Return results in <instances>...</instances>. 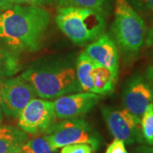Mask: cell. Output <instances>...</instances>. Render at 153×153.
Returning <instances> with one entry per match:
<instances>
[{
	"label": "cell",
	"mask_w": 153,
	"mask_h": 153,
	"mask_svg": "<svg viewBox=\"0 0 153 153\" xmlns=\"http://www.w3.org/2000/svg\"><path fill=\"white\" fill-rule=\"evenodd\" d=\"M50 15L41 7L15 4L0 14V42L15 51L39 49Z\"/></svg>",
	"instance_id": "6da1fadb"
},
{
	"label": "cell",
	"mask_w": 153,
	"mask_h": 153,
	"mask_svg": "<svg viewBox=\"0 0 153 153\" xmlns=\"http://www.w3.org/2000/svg\"><path fill=\"white\" fill-rule=\"evenodd\" d=\"M32 85L39 97L57 99L72 92L82 91L77 81L76 70L64 60L38 61L21 76Z\"/></svg>",
	"instance_id": "7a4b0ae2"
},
{
	"label": "cell",
	"mask_w": 153,
	"mask_h": 153,
	"mask_svg": "<svg viewBox=\"0 0 153 153\" xmlns=\"http://www.w3.org/2000/svg\"><path fill=\"white\" fill-rule=\"evenodd\" d=\"M55 21L60 31L76 44L97 39L105 29V17L86 8L65 6L57 10Z\"/></svg>",
	"instance_id": "3957f363"
},
{
	"label": "cell",
	"mask_w": 153,
	"mask_h": 153,
	"mask_svg": "<svg viewBox=\"0 0 153 153\" xmlns=\"http://www.w3.org/2000/svg\"><path fill=\"white\" fill-rule=\"evenodd\" d=\"M111 30L115 43L128 57H134L139 53L147 34L142 17L128 0H116L114 21Z\"/></svg>",
	"instance_id": "277c9868"
},
{
	"label": "cell",
	"mask_w": 153,
	"mask_h": 153,
	"mask_svg": "<svg viewBox=\"0 0 153 153\" xmlns=\"http://www.w3.org/2000/svg\"><path fill=\"white\" fill-rule=\"evenodd\" d=\"M44 137L53 151L73 144H87L93 152L100 146L101 138L98 133L83 119L71 118L54 123L44 132Z\"/></svg>",
	"instance_id": "5b68a950"
},
{
	"label": "cell",
	"mask_w": 153,
	"mask_h": 153,
	"mask_svg": "<svg viewBox=\"0 0 153 153\" xmlns=\"http://www.w3.org/2000/svg\"><path fill=\"white\" fill-rule=\"evenodd\" d=\"M101 112L111 134L115 139L120 140L128 145L144 141L140 117L132 114L125 108L120 110L111 106H103Z\"/></svg>",
	"instance_id": "8992f818"
},
{
	"label": "cell",
	"mask_w": 153,
	"mask_h": 153,
	"mask_svg": "<svg viewBox=\"0 0 153 153\" xmlns=\"http://www.w3.org/2000/svg\"><path fill=\"white\" fill-rule=\"evenodd\" d=\"M37 94L22 76L0 79V105L9 117H18Z\"/></svg>",
	"instance_id": "52a82bcc"
},
{
	"label": "cell",
	"mask_w": 153,
	"mask_h": 153,
	"mask_svg": "<svg viewBox=\"0 0 153 153\" xmlns=\"http://www.w3.org/2000/svg\"><path fill=\"white\" fill-rule=\"evenodd\" d=\"M18 117V125L22 131L32 134L44 133L56 119L54 102L34 98Z\"/></svg>",
	"instance_id": "ba28073f"
},
{
	"label": "cell",
	"mask_w": 153,
	"mask_h": 153,
	"mask_svg": "<svg viewBox=\"0 0 153 153\" xmlns=\"http://www.w3.org/2000/svg\"><path fill=\"white\" fill-rule=\"evenodd\" d=\"M122 100L125 109L140 118L153 103V92L146 78L141 75L130 77L125 83Z\"/></svg>",
	"instance_id": "9c48e42d"
},
{
	"label": "cell",
	"mask_w": 153,
	"mask_h": 153,
	"mask_svg": "<svg viewBox=\"0 0 153 153\" xmlns=\"http://www.w3.org/2000/svg\"><path fill=\"white\" fill-rule=\"evenodd\" d=\"M100 99L99 94L82 92L63 95L54 102L56 117L60 119L77 118L88 112L97 105Z\"/></svg>",
	"instance_id": "30bf717a"
},
{
	"label": "cell",
	"mask_w": 153,
	"mask_h": 153,
	"mask_svg": "<svg viewBox=\"0 0 153 153\" xmlns=\"http://www.w3.org/2000/svg\"><path fill=\"white\" fill-rule=\"evenodd\" d=\"M87 54L97 64L118 75L119 55L117 44L108 34H101L85 49Z\"/></svg>",
	"instance_id": "8fae6325"
},
{
	"label": "cell",
	"mask_w": 153,
	"mask_h": 153,
	"mask_svg": "<svg viewBox=\"0 0 153 153\" xmlns=\"http://www.w3.org/2000/svg\"><path fill=\"white\" fill-rule=\"evenodd\" d=\"M27 140L24 131L12 126H0V153H21Z\"/></svg>",
	"instance_id": "7c38bea8"
},
{
	"label": "cell",
	"mask_w": 153,
	"mask_h": 153,
	"mask_svg": "<svg viewBox=\"0 0 153 153\" xmlns=\"http://www.w3.org/2000/svg\"><path fill=\"white\" fill-rule=\"evenodd\" d=\"M91 75L94 83L93 93L99 95H107L114 91L118 75L99 64L94 68Z\"/></svg>",
	"instance_id": "4fadbf2b"
},
{
	"label": "cell",
	"mask_w": 153,
	"mask_h": 153,
	"mask_svg": "<svg viewBox=\"0 0 153 153\" xmlns=\"http://www.w3.org/2000/svg\"><path fill=\"white\" fill-rule=\"evenodd\" d=\"M97 65L88 55L83 52L78 55L76 63V75L82 90L93 93L94 83L92 71Z\"/></svg>",
	"instance_id": "5bb4252c"
},
{
	"label": "cell",
	"mask_w": 153,
	"mask_h": 153,
	"mask_svg": "<svg viewBox=\"0 0 153 153\" xmlns=\"http://www.w3.org/2000/svg\"><path fill=\"white\" fill-rule=\"evenodd\" d=\"M22 69L16 52L0 44V78L16 75Z\"/></svg>",
	"instance_id": "9a60e30c"
},
{
	"label": "cell",
	"mask_w": 153,
	"mask_h": 153,
	"mask_svg": "<svg viewBox=\"0 0 153 153\" xmlns=\"http://www.w3.org/2000/svg\"><path fill=\"white\" fill-rule=\"evenodd\" d=\"M112 0H57L56 2L60 7L74 6L80 8H86L98 11L105 15L110 10Z\"/></svg>",
	"instance_id": "2e32d148"
},
{
	"label": "cell",
	"mask_w": 153,
	"mask_h": 153,
	"mask_svg": "<svg viewBox=\"0 0 153 153\" xmlns=\"http://www.w3.org/2000/svg\"><path fill=\"white\" fill-rule=\"evenodd\" d=\"M141 133L144 140L153 146V103L150 105L140 117Z\"/></svg>",
	"instance_id": "e0dca14e"
},
{
	"label": "cell",
	"mask_w": 153,
	"mask_h": 153,
	"mask_svg": "<svg viewBox=\"0 0 153 153\" xmlns=\"http://www.w3.org/2000/svg\"><path fill=\"white\" fill-rule=\"evenodd\" d=\"M48 141L44 136L36 137L33 140H27L23 145L21 153H54Z\"/></svg>",
	"instance_id": "ac0fdd59"
},
{
	"label": "cell",
	"mask_w": 153,
	"mask_h": 153,
	"mask_svg": "<svg viewBox=\"0 0 153 153\" xmlns=\"http://www.w3.org/2000/svg\"><path fill=\"white\" fill-rule=\"evenodd\" d=\"M128 2L138 12L153 16V0H128Z\"/></svg>",
	"instance_id": "d6986e66"
},
{
	"label": "cell",
	"mask_w": 153,
	"mask_h": 153,
	"mask_svg": "<svg viewBox=\"0 0 153 153\" xmlns=\"http://www.w3.org/2000/svg\"><path fill=\"white\" fill-rule=\"evenodd\" d=\"M93 150L87 144H73L62 147L60 153H92Z\"/></svg>",
	"instance_id": "ffe728a7"
},
{
	"label": "cell",
	"mask_w": 153,
	"mask_h": 153,
	"mask_svg": "<svg viewBox=\"0 0 153 153\" xmlns=\"http://www.w3.org/2000/svg\"><path fill=\"white\" fill-rule=\"evenodd\" d=\"M11 3L14 4L20 5H30V6H42L46 4H50L56 2L57 0H10Z\"/></svg>",
	"instance_id": "44dd1931"
},
{
	"label": "cell",
	"mask_w": 153,
	"mask_h": 153,
	"mask_svg": "<svg viewBox=\"0 0 153 153\" xmlns=\"http://www.w3.org/2000/svg\"><path fill=\"white\" fill-rule=\"evenodd\" d=\"M105 153H128L124 142L120 140L115 139L107 146Z\"/></svg>",
	"instance_id": "7402d4cb"
},
{
	"label": "cell",
	"mask_w": 153,
	"mask_h": 153,
	"mask_svg": "<svg viewBox=\"0 0 153 153\" xmlns=\"http://www.w3.org/2000/svg\"><path fill=\"white\" fill-rule=\"evenodd\" d=\"M146 80L149 82L153 92V66H150L146 71Z\"/></svg>",
	"instance_id": "603a6c76"
},
{
	"label": "cell",
	"mask_w": 153,
	"mask_h": 153,
	"mask_svg": "<svg viewBox=\"0 0 153 153\" xmlns=\"http://www.w3.org/2000/svg\"><path fill=\"white\" fill-rule=\"evenodd\" d=\"M13 6V4L11 3L10 0H0V12L5 11L9 9H10Z\"/></svg>",
	"instance_id": "cb8c5ba5"
},
{
	"label": "cell",
	"mask_w": 153,
	"mask_h": 153,
	"mask_svg": "<svg viewBox=\"0 0 153 153\" xmlns=\"http://www.w3.org/2000/svg\"><path fill=\"white\" fill-rule=\"evenodd\" d=\"M137 153H153V146H139L136 150Z\"/></svg>",
	"instance_id": "d4e9b609"
},
{
	"label": "cell",
	"mask_w": 153,
	"mask_h": 153,
	"mask_svg": "<svg viewBox=\"0 0 153 153\" xmlns=\"http://www.w3.org/2000/svg\"><path fill=\"white\" fill-rule=\"evenodd\" d=\"M146 43L148 46L153 47V24L152 27L150 28L149 32L146 34Z\"/></svg>",
	"instance_id": "484cf974"
},
{
	"label": "cell",
	"mask_w": 153,
	"mask_h": 153,
	"mask_svg": "<svg viewBox=\"0 0 153 153\" xmlns=\"http://www.w3.org/2000/svg\"><path fill=\"white\" fill-rule=\"evenodd\" d=\"M2 120H3V112H2V108H1V105H0V125L2 123Z\"/></svg>",
	"instance_id": "4316f807"
},
{
	"label": "cell",
	"mask_w": 153,
	"mask_h": 153,
	"mask_svg": "<svg viewBox=\"0 0 153 153\" xmlns=\"http://www.w3.org/2000/svg\"><path fill=\"white\" fill-rule=\"evenodd\" d=\"M0 79H1V78H0Z\"/></svg>",
	"instance_id": "83f0119b"
}]
</instances>
